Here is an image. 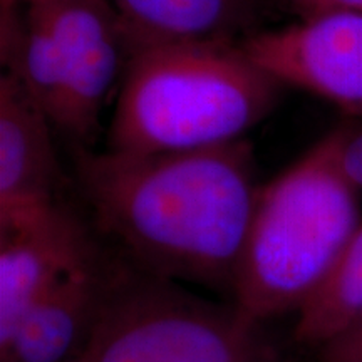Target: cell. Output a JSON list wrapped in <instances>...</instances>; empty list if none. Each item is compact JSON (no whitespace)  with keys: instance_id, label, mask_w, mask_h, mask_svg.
I'll list each match as a JSON object with an SVG mask.
<instances>
[{"instance_id":"6da1fadb","label":"cell","mask_w":362,"mask_h":362,"mask_svg":"<svg viewBox=\"0 0 362 362\" xmlns=\"http://www.w3.org/2000/svg\"><path fill=\"white\" fill-rule=\"evenodd\" d=\"M76 175L98 225L143 272L232 296L262 188L250 141L141 155L79 149Z\"/></svg>"},{"instance_id":"7a4b0ae2","label":"cell","mask_w":362,"mask_h":362,"mask_svg":"<svg viewBox=\"0 0 362 362\" xmlns=\"http://www.w3.org/2000/svg\"><path fill=\"white\" fill-rule=\"evenodd\" d=\"M282 89L240 44L139 49L128 54L107 149L141 155L238 141L270 116Z\"/></svg>"},{"instance_id":"3957f363","label":"cell","mask_w":362,"mask_h":362,"mask_svg":"<svg viewBox=\"0 0 362 362\" xmlns=\"http://www.w3.org/2000/svg\"><path fill=\"white\" fill-rule=\"evenodd\" d=\"M361 225V189L341 168L334 129L260 188L232 304L255 325L297 314Z\"/></svg>"},{"instance_id":"277c9868","label":"cell","mask_w":362,"mask_h":362,"mask_svg":"<svg viewBox=\"0 0 362 362\" xmlns=\"http://www.w3.org/2000/svg\"><path fill=\"white\" fill-rule=\"evenodd\" d=\"M79 362H272L237 310L143 272L106 284Z\"/></svg>"},{"instance_id":"5b68a950","label":"cell","mask_w":362,"mask_h":362,"mask_svg":"<svg viewBox=\"0 0 362 362\" xmlns=\"http://www.w3.org/2000/svg\"><path fill=\"white\" fill-rule=\"evenodd\" d=\"M240 47L284 88L304 89L362 115V13L307 16L248 35Z\"/></svg>"},{"instance_id":"8992f818","label":"cell","mask_w":362,"mask_h":362,"mask_svg":"<svg viewBox=\"0 0 362 362\" xmlns=\"http://www.w3.org/2000/svg\"><path fill=\"white\" fill-rule=\"evenodd\" d=\"M51 6L67 57V94L59 129L86 141L99 128V116L128 51L107 0H54Z\"/></svg>"},{"instance_id":"52a82bcc","label":"cell","mask_w":362,"mask_h":362,"mask_svg":"<svg viewBox=\"0 0 362 362\" xmlns=\"http://www.w3.org/2000/svg\"><path fill=\"white\" fill-rule=\"evenodd\" d=\"M90 260L83 225L61 203L0 228V341L34 300Z\"/></svg>"},{"instance_id":"ba28073f","label":"cell","mask_w":362,"mask_h":362,"mask_svg":"<svg viewBox=\"0 0 362 362\" xmlns=\"http://www.w3.org/2000/svg\"><path fill=\"white\" fill-rule=\"evenodd\" d=\"M52 121L7 72L0 78V228L19 223L57 198L61 170Z\"/></svg>"},{"instance_id":"9c48e42d","label":"cell","mask_w":362,"mask_h":362,"mask_svg":"<svg viewBox=\"0 0 362 362\" xmlns=\"http://www.w3.org/2000/svg\"><path fill=\"white\" fill-rule=\"evenodd\" d=\"M106 284L94 260L78 267L27 309L0 341V362H72L93 329Z\"/></svg>"},{"instance_id":"30bf717a","label":"cell","mask_w":362,"mask_h":362,"mask_svg":"<svg viewBox=\"0 0 362 362\" xmlns=\"http://www.w3.org/2000/svg\"><path fill=\"white\" fill-rule=\"evenodd\" d=\"M128 54L153 45L240 44L262 30L264 0H107Z\"/></svg>"},{"instance_id":"8fae6325","label":"cell","mask_w":362,"mask_h":362,"mask_svg":"<svg viewBox=\"0 0 362 362\" xmlns=\"http://www.w3.org/2000/svg\"><path fill=\"white\" fill-rule=\"evenodd\" d=\"M0 56L54 126L61 123L67 94V57L47 2L2 7Z\"/></svg>"},{"instance_id":"7c38bea8","label":"cell","mask_w":362,"mask_h":362,"mask_svg":"<svg viewBox=\"0 0 362 362\" xmlns=\"http://www.w3.org/2000/svg\"><path fill=\"white\" fill-rule=\"evenodd\" d=\"M362 312V225L336 264L297 310L293 339L305 347H322Z\"/></svg>"},{"instance_id":"4fadbf2b","label":"cell","mask_w":362,"mask_h":362,"mask_svg":"<svg viewBox=\"0 0 362 362\" xmlns=\"http://www.w3.org/2000/svg\"><path fill=\"white\" fill-rule=\"evenodd\" d=\"M337 131V156L341 168L362 192V119L342 124Z\"/></svg>"},{"instance_id":"5bb4252c","label":"cell","mask_w":362,"mask_h":362,"mask_svg":"<svg viewBox=\"0 0 362 362\" xmlns=\"http://www.w3.org/2000/svg\"><path fill=\"white\" fill-rule=\"evenodd\" d=\"M320 362H362V312L336 337L317 349Z\"/></svg>"},{"instance_id":"9a60e30c","label":"cell","mask_w":362,"mask_h":362,"mask_svg":"<svg viewBox=\"0 0 362 362\" xmlns=\"http://www.w3.org/2000/svg\"><path fill=\"white\" fill-rule=\"evenodd\" d=\"M284 2L298 8L304 17L322 12L362 13V0H284Z\"/></svg>"},{"instance_id":"2e32d148","label":"cell","mask_w":362,"mask_h":362,"mask_svg":"<svg viewBox=\"0 0 362 362\" xmlns=\"http://www.w3.org/2000/svg\"><path fill=\"white\" fill-rule=\"evenodd\" d=\"M42 2H54V0H0V6L2 7L29 6V4H42Z\"/></svg>"},{"instance_id":"e0dca14e","label":"cell","mask_w":362,"mask_h":362,"mask_svg":"<svg viewBox=\"0 0 362 362\" xmlns=\"http://www.w3.org/2000/svg\"><path fill=\"white\" fill-rule=\"evenodd\" d=\"M72 362H79V361H78V359H74V361H72Z\"/></svg>"}]
</instances>
